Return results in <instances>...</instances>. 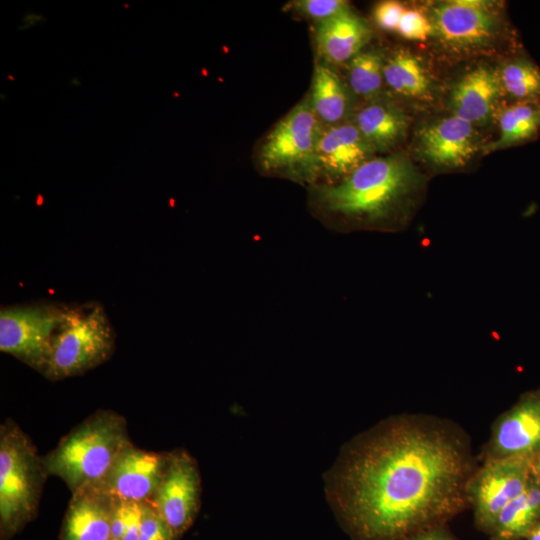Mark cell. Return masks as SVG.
<instances>
[{
    "label": "cell",
    "instance_id": "obj_1",
    "mask_svg": "<svg viewBox=\"0 0 540 540\" xmlns=\"http://www.w3.org/2000/svg\"><path fill=\"white\" fill-rule=\"evenodd\" d=\"M474 471L469 438L454 423L397 415L343 448L325 489L356 540H408L469 504Z\"/></svg>",
    "mask_w": 540,
    "mask_h": 540
},
{
    "label": "cell",
    "instance_id": "obj_2",
    "mask_svg": "<svg viewBox=\"0 0 540 540\" xmlns=\"http://www.w3.org/2000/svg\"><path fill=\"white\" fill-rule=\"evenodd\" d=\"M422 188V178L404 156L372 158L342 181L319 187L327 210L364 225L403 223Z\"/></svg>",
    "mask_w": 540,
    "mask_h": 540
},
{
    "label": "cell",
    "instance_id": "obj_3",
    "mask_svg": "<svg viewBox=\"0 0 540 540\" xmlns=\"http://www.w3.org/2000/svg\"><path fill=\"white\" fill-rule=\"evenodd\" d=\"M123 417L99 411L72 430L45 459L48 474L75 493L103 482L130 444Z\"/></svg>",
    "mask_w": 540,
    "mask_h": 540
},
{
    "label": "cell",
    "instance_id": "obj_4",
    "mask_svg": "<svg viewBox=\"0 0 540 540\" xmlns=\"http://www.w3.org/2000/svg\"><path fill=\"white\" fill-rule=\"evenodd\" d=\"M115 347V332L97 303L67 307L42 371L50 380L80 375L105 362Z\"/></svg>",
    "mask_w": 540,
    "mask_h": 540
},
{
    "label": "cell",
    "instance_id": "obj_5",
    "mask_svg": "<svg viewBox=\"0 0 540 540\" xmlns=\"http://www.w3.org/2000/svg\"><path fill=\"white\" fill-rule=\"evenodd\" d=\"M28 437L13 422L0 429V518L15 528L35 510L47 475Z\"/></svg>",
    "mask_w": 540,
    "mask_h": 540
},
{
    "label": "cell",
    "instance_id": "obj_6",
    "mask_svg": "<svg viewBox=\"0 0 540 540\" xmlns=\"http://www.w3.org/2000/svg\"><path fill=\"white\" fill-rule=\"evenodd\" d=\"M323 127L309 100L300 102L267 135L259 153L261 167L314 178L315 150Z\"/></svg>",
    "mask_w": 540,
    "mask_h": 540
},
{
    "label": "cell",
    "instance_id": "obj_7",
    "mask_svg": "<svg viewBox=\"0 0 540 540\" xmlns=\"http://www.w3.org/2000/svg\"><path fill=\"white\" fill-rule=\"evenodd\" d=\"M66 308L53 304L2 308L0 350L42 373Z\"/></svg>",
    "mask_w": 540,
    "mask_h": 540
},
{
    "label": "cell",
    "instance_id": "obj_8",
    "mask_svg": "<svg viewBox=\"0 0 540 540\" xmlns=\"http://www.w3.org/2000/svg\"><path fill=\"white\" fill-rule=\"evenodd\" d=\"M532 455L484 458L475 469L467 484V499L480 527L490 531L503 508L525 490Z\"/></svg>",
    "mask_w": 540,
    "mask_h": 540
},
{
    "label": "cell",
    "instance_id": "obj_9",
    "mask_svg": "<svg viewBox=\"0 0 540 540\" xmlns=\"http://www.w3.org/2000/svg\"><path fill=\"white\" fill-rule=\"evenodd\" d=\"M201 480L196 461L185 451L169 453L168 464L150 502L173 538L192 524L199 508Z\"/></svg>",
    "mask_w": 540,
    "mask_h": 540
},
{
    "label": "cell",
    "instance_id": "obj_10",
    "mask_svg": "<svg viewBox=\"0 0 540 540\" xmlns=\"http://www.w3.org/2000/svg\"><path fill=\"white\" fill-rule=\"evenodd\" d=\"M169 453L136 448L130 443L99 486L114 500L151 502L165 473Z\"/></svg>",
    "mask_w": 540,
    "mask_h": 540
},
{
    "label": "cell",
    "instance_id": "obj_11",
    "mask_svg": "<svg viewBox=\"0 0 540 540\" xmlns=\"http://www.w3.org/2000/svg\"><path fill=\"white\" fill-rule=\"evenodd\" d=\"M540 447V388L524 393L492 427L484 458L532 455Z\"/></svg>",
    "mask_w": 540,
    "mask_h": 540
},
{
    "label": "cell",
    "instance_id": "obj_12",
    "mask_svg": "<svg viewBox=\"0 0 540 540\" xmlns=\"http://www.w3.org/2000/svg\"><path fill=\"white\" fill-rule=\"evenodd\" d=\"M374 148L353 123L324 126L314 156V177L323 176L331 185L348 177L372 159Z\"/></svg>",
    "mask_w": 540,
    "mask_h": 540
},
{
    "label": "cell",
    "instance_id": "obj_13",
    "mask_svg": "<svg viewBox=\"0 0 540 540\" xmlns=\"http://www.w3.org/2000/svg\"><path fill=\"white\" fill-rule=\"evenodd\" d=\"M433 23L445 42L471 46L484 43L492 36L495 16L485 1L456 0L439 5L434 10Z\"/></svg>",
    "mask_w": 540,
    "mask_h": 540
},
{
    "label": "cell",
    "instance_id": "obj_14",
    "mask_svg": "<svg viewBox=\"0 0 540 540\" xmlns=\"http://www.w3.org/2000/svg\"><path fill=\"white\" fill-rule=\"evenodd\" d=\"M425 157L444 168L465 166L478 150V136L473 124L452 116L426 128L421 137Z\"/></svg>",
    "mask_w": 540,
    "mask_h": 540
},
{
    "label": "cell",
    "instance_id": "obj_15",
    "mask_svg": "<svg viewBox=\"0 0 540 540\" xmlns=\"http://www.w3.org/2000/svg\"><path fill=\"white\" fill-rule=\"evenodd\" d=\"M114 499L99 486L73 493L64 525V540H110Z\"/></svg>",
    "mask_w": 540,
    "mask_h": 540
},
{
    "label": "cell",
    "instance_id": "obj_16",
    "mask_svg": "<svg viewBox=\"0 0 540 540\" xmlns=\"http://www.w3.org/2000/svg\"><path fill=\"white\" fill-rule=\"evenodd\" d=\"M369 36L366 23L349 8L318 22L315 34L319 54L331 64L352 60L361 52Z\"/></svg>",
    "mask_w": 540,
    "mask_h": 540
},
{
    "label": "cell",
    "instance_id": "obj_17",
    "mask_svg": "<svg viewBox=\"0 0 540 540\" xmlns=\"http://www.w3.org/2000/svg\"><path fill=\"white\" fill-rule=\"evenodd\" d=\"M500 79L487 67H477L455 86L451 105L455 116L473 124L490 115L500 92Z\"/></svg>",
    "mask_w": 540,
    "mask_h": 540
},
{
    "label": "cell",
    "instance_id": "obj_18",
    "mask_svg": "<svg viewBox=\"0 0 540 540\" xmlns=\"http://www.w3.org/2000/svg\"><path fill=\"white\" fill-rule=\"evenodd\" d=\"M540 523V483L532 475L525 490L497 516L490 532L494 540H519Z\"/></svg>",
    "mask_w": 540,
    "mask_h": 540
},
{
    "label": "cell",
    "instance_id": "obj_19",
    "mask_svg": "<svg viewBox=\"0 0 540 540\" xmlns=\"http://www.w3.org/2000/svg\"><path fill=\"white\" fill-rule=\"evenodd\" d=\"M308 100L323 126L342 123L348 111L345 86L338 74L325 63L315 66Z\"/></svg>",
    "mask_w": 540,
    "mask_h": 540
},
{
    "label": "cell",
    "instance_id": "obj_20",
    "mask_svg": "<svg viewBox=\"0 0 540 540\" xmlns=\"http://www.w3.org/2000/svg\"><path fill=\"white\" fill-rule=\"evenodd\" d=\"M355 125L374 149H388L404 134L406 119L397 109L380 103L365 106L356 116Z\"/></svg>",
    "mask_w": 540,
    "mask_h": 540
},
{
    "label": "cell",
    "instance_id": "obj_21",
    "mask_svg": "<svg viewBox=\"0 0 540 540\" xmlns=\"http://www.w3.org/2000/svg\"><path fill=\"white\" fill-rule=\"evenodd\" d=\"M500 136L486 150H496L532 139L540 129V103L521 101L503 111Z\"/></svg>",
    "mask_w": 540,
    "mask_h": 540
},
{
    "label": "cell",
    "instance_id": "obj_22",
    "mask_svg": "<svg viewBox=\"0 0 540 540\" xmlns=\"http://www.w3.org/2000/svg\"><path fill=\"white\" fill-rule=\"evenodd\" d=\"M383 76L387 85L398 94L419 97L428 92L429 81L422 65L407 52L393 54L384 63Z\"/></svg>",
    "mask_w": 540,
    "mask_h": 540
},
{
    "label": "cell",
    "instance_id": "obj_23",
    "mask_svg": "<svg viewBox=\"0 0 540 540\" xmlns=\"http://www.w3.org/2000/svg\"><path fill=\"white\" fill-rule=\"evenodd\" d=\"M499 79L506 92L515 98L531 102L540 99V69L527 60L506 64Z\"/></svg>",
    "mask_w": 540,
    "mask_h": 540
},
{
    "label": "cell",
    "instance_id": "obj_24",
    "mask_svg": "<svg viewBox=\"0 0 540 540\" xmlns=\"http://www.w3.org/2000/svg\"><path fill=\"white\" fill-rule=\"evenodd\" d=\"M383 66L379 53L361 51L349 61L348 81L351 89L363 97L376 95L384 80Z\"/></svg>",
    "mask_w": 540,
    "mask_h": 540
},
{
    "label": "cell",
    "instance_id": "obj_25",
    "mask_svg": "<svg viewBox=\"0 0 540 540\" xmlns=\"http://www.w3.org/2000/svg\"><path fill=\"white\" fill-rule=\"evenodd\" d=\"M143 503L115 500L111 518V539L139 540Z\"/></svg>",
    "mask_w": 540,
    "mask_h": 540
},
{
    "label": "cell",
    "instance_id": "obj_26",
    "mask_svg": "<svg viewBox=\"0 0 540 540\" xmlns=\"http://www.w3.org/2000/svg\"><path fill=\"white\" fill-rule=\"evenodd\" d=\"M289 6L299 14L321 22L346 10L348 3L343 0H297Z\"/></svg>",
    "mask_w": 540,
    "mask_h": 540
},
{
    "label": "cell",
    "instance_id": "obj_27",
    "mask_svg": "<svg viewBox=\"0 0 540 540\" xmlns=\"http://www.w3.org/2000/svg\"><path fill=\"white\" fill-rule=\"evenodd\" d=\"M173 536L150 502L143 503L139 540H173Z\"/></svg>",
    "mask_w": 540,
    "mask_h": 540
},
{
    "label": "cell",
    "instance_id": "obj_28",
    "mask_svg": "<svg viewBox=\"0 0 540 540\" xmlns=\"http://www.w3.org/2000/svg\"><path fill=\"white\" fill-rule=\"evenodd\" d=\"M433 30L432 24L419 11L406 9L399 21L397 32L410 40H425Z\"/></svg>",
    "mask_w": 540,
    "mask_h": 540
},
{
    "label": "cell",
    "instance_id": "obj_29",
    "mask_svg": "<svg viewBox=\"0 0 540 540\" xmlns=\"http://www.w3.org/2000/svg\"><path fill=\"white\" fill-rule=\"evenodd\" d=\"M406 8L397 1L380 2L374 9V19L384 30L397 31L399 21Z\"/></svg>",
    "mask_w": 540,
    "mask_h": 540
},
{
    "label": "cell",
    "instance_id": "obj_30",
    "mask_svg": "<svg viewBox=\"0 0 540 540\" xmlns=\"http://www.w3.org/2000/svg\"><path fill=\"white\" fill-rule=\"evenodd\" d=\"M408 540H453L446 532L438 527L423 531Z\"/></svg>",
    "mask_w": 540,
    "mask_h": 540
},
{
    "label": "cell",
    "instance_id": "obj_31",
    "mask_svg": "<svg viewBox=\"0 0 540 540\" xmlns=\"http://www.w3.org/2000/svg\"><path fill=\"white\" fill-rule=\"evenodd\" d=\"M532 475L540 483V447L532 455Z\"/></svg>",
    "mask_w": 540,
    "mask_h": 540
},
{
    "label": "cell",
    "instance_id": "obj_32",
    "mask_svg": "<svg viewBox=\"0 0 540 540\" xmlns=\"http://www.w3.org/2000/svg\"><path fill=\"white\" fill-rule=\"evenodd\" d=\"M527 537L528 540H540V523L531 530Z\"/></svg>",
    "mask_w": 540,
    "mask_h": 540
},
{
    "label": "cell",
    "instance_id": "obj_33",
    "mask_svg": "<svg viewBox=\"0 0 540 540\" xmlns=\"http://www.w3.org/2000/svg\"><path fill=\"white\" fill-rule=\"evenodd\" d=\"M110 540H114V539H110Z\"/></svg>",
    "mask_w": 540,
    "mask_h": 540
}]
</instances>
